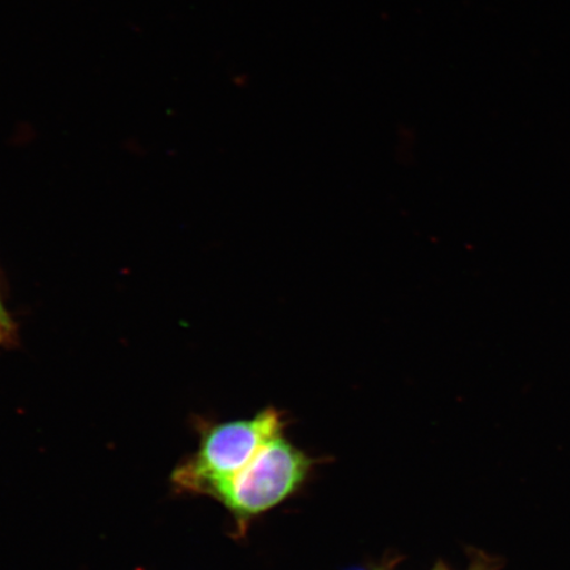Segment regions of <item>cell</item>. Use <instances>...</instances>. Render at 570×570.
I'll return each instance as SVG.
<instances>
[{"label":"cell","mask_w":570,"mask_h":570,"mask_svg":"<svg viewBox=\"0 0 570 570\" xmlns=\"http://www.w3.org/2000/svg\"><path fill=\"white\" fill-rule=\"evenodd\" d=\"M281 433L283 420L275 410L214 426L205 433L195 458L176 470L174 481L181 489L210 495L214 488L237 475L263 445Z\"/></svg>","instance_id":"1"},{"label":"cell","mask_w":570,"mask_h":570,"mask_svg":"<svg viewBox=\"0 0 570 570\" xmlns=\"http://www.w3.org/2000/svg\"><path fill=\"white\" fill-rule=\"evenodd\" d=\"M308 469V458L281 433L263 445L237 475L214 488L210 495L217 497L238 518L247 519L294 493Z\"/></svg>","instance_id":"2"},{"label":"cell","mask_w":570,"mask_h":570,"mask_svg":"<svg viewBox=\"0 0 570 570\" xmlns=\"http://www.w3.org/2000/svg\"><path fill=\"white\" fill-rule=\"evenodd\" d=\"M16 336V325H13L9 312L6 311L2 298H0V344H9Z\"/></svg>","instance_id":"3"}]
</instances>
